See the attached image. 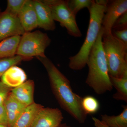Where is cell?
I'll list each match as a JSON object with an SVG mask.
<instances>
[{"label": "cell", "instance_id": "obj_1", "mask_svg": "<svg viewBox=\"0 0 127 127\" xmlns=\"http://www.w3.org/2000/svg\"><path fill=\"white\" fill-rule=\"evenodd\" d=\"M36 58L47 72L52 90L61 107L79 123H84L88 115L82 107L83 97L73 91L69 80L47 57Z\"/></svg>", "mask_w": 127, "mask_h": 127}, {"label": "cell", "instance_id": "obj_2", "mask_svg": "<svg viewBox=\"0 0 127 127\" xmlns=\"http://www.w3.org/2000/svg\"><path fill=\"white\" fill-rule=\"evenodd\" d=\"M102 27L89 55L87 65L88 73L86 83L95 93L101 95L113 89L102 43Z\"/></svg>", "mask_w": 127, "mask_h": 127}, {"label": "cell", "instance_id": "obj_3", "mask_svg": "<svg viewBox=\"0 0 127 127\" xmlns=\"http://www.w3.org/2000/svg\"><path fill=\"white\" fill-rule=\"evenodd\" d=\"M108 0H92L88 8L90 20L86 39L77 54L69 58L68 66L73 70H80L87 65L89 55L102 28V22Z\"/></svg>", "mask_w": 127, "mask_h": 127}, {"label": "cell", "instance_id": "obj_4", "mask_svg": "<svg viewBox=\"0 0 127 127\" xmlns=\"http://www.w3.org/2000/svg\"><path fill=\"white\" fill-rule=\"evenodd\" d=\"M103 48L109 76L120 78L127 73V46L112 33H103Z\"/></svg>", "mask_w": 127, "mask_h": 127}, {"label": "cell", "instance_id": "obj_5", "mask_svg": "<svg viewBox=\"0 0 127 127\" xmlns=\"http://www.w3.org/2000/svg\"><path fill=\"white\" fill-rule=\"evenodd\" d=\"M51 41L47 34L41 31L26 32L21 36L16 55L28 61L34 57H46L45 51Z\"/></svg>", "mask_w": 127, "mask_h": 127}, {"label": "cell", "instance_id": "obj_6", "mask_svg": "<svg viewBox=\"0 0 127 127\" xmlns=\"http://www.w3.org/2000/svg\"><path fill=\"white\" fill-rule=\"evenodd\" d=\"M42 1L50 8L54 20L58 22L62 27H65L70 35L76 37L82 36L76 21V16L69 9L67 0H42Z\"/></svg>", "mask_w": 127, "mask_h": 127}, {"label": "cell", "instance_id": "obj_7", "mask_svg": "<svg viewBox=\"0 0 127 127\" xmlns=\"http://www.w3.org/2000/svg\"><path fill=\"white\" fill-rule=\"evenodd\" d=\"M126 12L127 0H108L102 22L103 34L112 33L113 27L116 21Z\"/></svg>", "mask_w": 127, "mask_h": 127}, {"label": "cell", "instance_id": "obj_8", "mask_svg": "<svg viewBox=\"0 0 127 127\" xmlns=\"http://www.w3.org/2000/svg\"><path fill=\"white\" fill-rule=\"evenodd\" d=\"M25 32L18 17L5 11L0 14V42L15 36H22Z\"/></svg>", "mask_w": 127, "mask_h": 127}, {"label": "cell", "instance_id": "obj_9", "mask_svg": "<svg viewBox=\"0 0 127 127\" xmlns=\"http://www.w3.org/2000/svg\"><path fill=\"white\" fill-rule=\"evenodd\" d=\"M63 119L62 113L58 108L43 107L37 114L31 127H58Z\"/></svg>", "mask_w": 127, "mask_h": 127}, {"label": "cell", "instance_id": "obj_10", "mask_svg": "<svg viewBox=\"0 0 127 127\" xmlns=\"http://www.w3.org/2000/svg\"><path fill=\"white\" fill-rule=\"evenodd\" d=\"M17 17L25 32H32L38 28L37 17L33 0H27Z\"/></svg>", "mask_w": 127, "mask_h": 127}, {"label": "cell", "instance_id": "obj_11", "mask_svg": "<svg viewBox=\"0 0 127 127\" xmlns=\"http://www.w3.org/2000/svg\"><path fill=\"white\" fill-rule=\"evenodd\" d=\"M33 1L37 17L38 28L46 31H54L56 28L55 21L48 6L42 0Z\"/></svg>", "mask_w": 127, "mask_h": 127}, {"label": "cell", "instance_id": "obj_12", "mask_svg": "<svg viewBox=\"0 0 127 127\" xmlns=\"http://www.w3.org/2000/svg\"><path fill=\"white\" fill-rule=\"evenodd\" d=\"M8 118V127H13L26 106L14 97L11 92L3 103Z\"/></svg>", "mask_w": 127, "mask_h": 127}, {"label": "cell", "instance_id": "obj_13", "mask_svg": "<svg viewBox=\"0 0 127 127\" xmlns=\"http://www.w3.org/2000/svg\"><path fill=\"white\" fill-rule=\"evenodd\" d=\"M34 83L28 80L18 86L12 89L11 93L17 100L26 106L32 104L34 101Z\"/></svg>", "mask_w": 127, "mask_h": 127}, {"label": "cell", "instance_id": "obj_14", "mask_svg": "<svg viewBox=\"0 0 127 127\" xmlns=\"http://www.w3.org/2000/svg\"><path fill=\"white\" fill-rule=\"evenodd\" d=\"M27 75L22 68L14 65L11 67L1 78V81L7 87L14 88L26 80Z\"/></svg>", "mask_w": 127, "mask_h": 127}, {"label": "cell", "instance_id": "obj_15", "mask_svg": "<svg viewBox=\"0 0 127 127\" xmlns=\"http://www.w3.org/2000/svg\"><path fill=\"white\" fill-rule=\"evenodd\" d=\"M43 107L35 102L27 106L13 127H31L37 114Z\"/></svg>", "mask_w": 127, "mask_h": 127}, {"label": "cell", "instance_id": "obj_16", "mask_svg": "<svg viewBox=\"0 0 127 127\" xmlns=\"http://www.w3.org/2000/svg\"><path fill=\"white\" fill-rule=\"evenodd\" d=\"M21 36L10 37L0 42V58L12 57L16 55Z\"/></svg>", "mask_w": 127, "mask_h": 127}, {"label": "cell", "instance_id": "obj_17", "mask_svg": "<svg viewBox=\"0 0 127 127\" xmlns=\"http://www.w3.org/2000/svg\"><path fill=\"white\" fill-rule=\"evenodd\" d=\"M113 87L117 90L113 95L114 99L127 102V73L123 77L118 78L109 76Z\"/></svg>", "mask_w": 127, "mask_h": 127}, {"label": "cell", "instance_id": "obj_18", "mask_svg": "<svg viewBox=\"0 0 127 127\" xmlns=\"http://www.w3.org/2000/svg\"><path fill=\"white\" fill-rule=\"evenodd\" d=\"M123 110L118 116L101 115V121L109 127H127V106H123Z\"/></svg>", "mask_w": 127, "mask_h": 127}, {"label": "cell", "instance_id": "obj_19", "mask_svg": "<svg viewBox=\"0 0 127 127\" xmlns=\"http://www.w3.org/2000/svg\"><path fill=\"white\" fill-rule=\"evenodd\" d=\"M28 61L25 57L16 55L12 57L0 58V78L11 67L17 65L23 61Z\"/></svg>", "mask_w": 127, "mask_h": 127}, {"label": "cell", "instance_id": "obj_20", "mask_svg": "<svg viewBox=\"0 0 127 127\" xmlns=\"http://www.w3.org/2000/svg\"><path fill=\"white\" fill-rule=\"evenodd\" d=\"M82 105L83 110L87 115L96 113L100 109L99 102L92 96H87L82 98Z\"/></svg>", "mask_w": 127, "mask_h": 127}, {"label": "cell", "instance_id": "obj_21", "mask_svg": "<svg viewBox=\"0 0 127 127\" xmlns=\"http://www.w3.org/2000/svg\"><path fill=\"white\" fill-rule=\"evenodd\" d=\"M69 9L75 16L81 9L90 7L92 0H67Z\"/></svg>", "mask_w": 127, "mask_h": 127}, {"label": "cell", "instance_id": "obj_22", "mask_svg": "<svg viewBox=\"0 0 127 127\" xmlns=\"http://www.w3.org/2000/svg\"><path fill=\"white\" fill-rule=\"evenodd\" d=\"M27 0H8L5 12L9 14L18 16L19 12Z\"/></svg>", "mask_w": 127, "mask_h": 127}, {"label": "cell", "instance_id": "obj_23", "mask_svg": "<svg viewBox=\"0 0 127 127\" xmlns=\"http://www.w3.org/2000/svg\"><path fill=\"white\" fill-rule=\"evenodd\" d=\"M112 33L113 36L127 46V28L120 30H112Z\"/></svg>", "mask_w": 127, "mask_h": 127}, {"label": "cell", "instance_id": "obj_24", "mask_svg": "<svg viewBox=\"0 0 127 127\" xmlns=\"http://www.w3.org/2000/svg\"><path fill=\"white\" fill-rule=\"evenodd\" d=\"M127 28V12L122 14L116 21L113 27L112 30H120Z\"/></svg>", "mask_w": 127, "mask_h": 127}, {"label": "cell", "instance_id": "obj_25", "mask_svg": "<svg viewBox=\"0 0 127 127\" xmlns=\"http://www.w3.org/2000/svg\"><path fill=\"white\" fill-rule=\"evenodd\" d=\"M12 89L0 81V104L3 103L5 99L10 92Z\"/></svg>", "mask_w": 127, "mask_h": 127}, {"label": "cell", "instance_id": "obj_26", "mask_svg": "<svg viewBox=\"0 0 127 127\" xmlns=\"http://www.w3.org/2000/svg\"><path fill=\"white\" fill-rule=\"evenodd\" d=\"M0 124L8 127V118L3 103L0 104Z\"/></svg>", "mask_w": 127, "mask_h": 127}, {"label": "cell", "instance_id": "obj_27", "mask_svg": "<svg viewBox=\"0 0 127 127\" xmlns=\"http://www.w3.org/2000/svg\"><path fill=\"white\" fill-rule=\"evenodd\" d=\"M92 119L95 127H109L104 124L101 120L95 117H93Z\"/></svg>", "mask_w": 127, "mask_h": 127}, {"label": "cell", "instance_id": "obj_28", "mask_svg": "<svg viewBox=\"0 0 127 127\" xmlns=\"http://www.w3.org/2000/svg\"><path fill=\"white\" fill-rule=\"evenodd\" d=\"M71 127L70 126L67 125L66 124H61L59 127Z\"/></svg>", "mask_w": 127, "mask_h": 127}, {"label": "cell", "instance_id": "obj_29", "mask_svg": "<svg viewBox=\"0 0 127 127\" xmlns=\"http://www.w3.org/2000/svg\"><path fill=\"white\" fill-rule=\"evenodd\" d=\"M0 127H6V126H4V125H1V124H0Z\"/></svg>", "mask_w": 127, "mask_h": 127}, {"label": "cell", "instance_id": "obj_30", "mask_svg": "<svg viewBox=\"0 0 127 127\" xmlns=\"http://www.w3.org/2000/svg\"><path fill=\"white\" fill-rule=\"evenodd\" d=\"M1 12L0 10V14Z\"/></svg>", "mask_w": 127, "mask_h": 127}]
</instances>
